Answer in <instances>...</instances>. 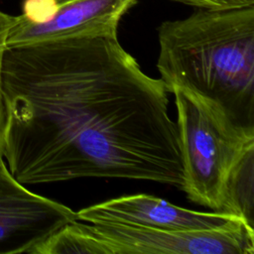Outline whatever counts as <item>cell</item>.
<instances>
[{"mask_svg": "<svg viewBox=\"0 0 254 254\" xmlns=\"http://www.w3.org/2000/svg\"><path fill=\"white\" fill-rule=\"evenodd\" d=\"M2 157L22 185L78 178L185 184L168 90L117 37L5 46Z\"/></svg>", "mask_w": 254, "mask_h": 254, "instance_id": "obj_1", "label": "cell"}, {"mask_svg": "<svg viewBox=\"0 0 254 254\" xmlns=\"http://www.w3.org/2000/svg\"><path fill=\"white\" fill-rule=\"evenodd\" d=\"M157 67L168 92L197 99L254 134V5L197 8L158 28Z\"/></svg>", "mask_w": 254, "mask_h": 254, "instance_id": "obj_2", "label": "cell"}, {"mask_svg": "<svg viewBox=\"0 0 254 254\" xmlns=\"http://www.w3.org/2000/svg\"><path fill=\"white\" fill-rule=\"evenodd\" d=\"M177 125L188 198L221 212L228 175L254 144V134L232 126L206 105L176 89Z\"/></svg>", "mask_w": 254, "mask_h": 254, "instance_id": "obj_3", "label": "cell"}, {"mask_svg": "<svg viewBox=\"0 0 254 254\" xmlns=\"http://www.w3.org/2000/svg\"><path fill=\"white\" fill-rule=\"evenodd\" d=\"M92 254H254V228L245 222L204 231L81 223Z\"/></svg>", "mask_w": 254, "mask_h": 254, "instance_id": "obj_4", "label": "cell"}, {"mask_svg": "<svg viewBox=\"0 0 254 254\" xmlns=\"http://www.w3.org/2000/svg\"><path fill=\"white\" fill-rule=\"evenodd\" d=\"M75 220L72 209L19 183L0 155V254H35L49 237Z\"/></svg>", "mask_w": 254, "mask_h": 254, "instance_id": "obj_5", "label": "cell"}, {"mask_svg": "<svg viewBox=\"0 0 254 254\" xmlns=\"http://www.w3.org/2000/svg\"><path fill=\"white\" fill-rule=\"evenodd\" d=\"M76 216L77 220L88 223L123 224L175 232L214 230L244 222L228 213L188 209L144 193L111 198L84 207L76 212Z\"/></svg>", "mask_w": 254, "mask_h": 254, "instance_id": "obj_6", "label": "cell"}, {"mask_svg": "<svg viewBox=\"0 0 254 254\" xmlns=\"http://www.w3.org/2000/svg\"><path fill=\"white\" fill-rule=\"evenodd\" d=\"M138 0H58L55 17L34 24L22 14L14 17L6 46L76 38L117 37L122 17Z\"/></svg>", "mask_w": 254, "mask_h": 254, "instance_id": "obj_7", "label": "cell"}, {"mask_svg": "<svg viewBox=\"0 0 254 254\" xmlns=\"http://www.w3.org/2000/svg\"><path fill=\"white\" fill-rule=\"evenodd\" d=\"M254 144L232 167L225 185L221 212L234 215L253 227Z\"/></svg>", "mask_w": 254, "mask_h": 254, "instance_id": "obj_8", "label": "cell"}, {"mask_svg": "<svg viewBox=\"0 0 254 254\" xmlns=\"http://www.w3.org/2000/svg\"><path fill=\"white\" fill-rule=\"evenodd\" d=\"M58 11V0H24L23 16L34 24L51 21Z\"/></svg>", "mask_w": 254, "mask_h": 254, "instance_id": "obj_9", "label": "cell"}, {"mask_svg": "<svg viewBox=\"0 0 254 254\" xmlns=\"http://www.w3.org/2000/svg\"><path fill=\"white\" fill-rule=\"evenodd\" d=\"M14 17L15 16H12L0 11V155H2V143H3L4 127H5L4 105H3L2 92H1V64H2L3 52L6 46V39L8 36V32L14 22Z\"/></svg>", "mask_w": 254, "mask_h": 254, "instance_id": "obj_10", "label": "cell"}, {"mask_svg": "<svg viewBox=\"0 0 254 254\" xmlns=\"http://www.w3.org/2000/svg\"><path fill=\"white\" fill-rule=\"evenodd\" d=\"M186 5L194 6L196 8H211V9H222V8H234L253 6L254 0H173Z\"/></svg>", "mask_w": 254, "mask_h": 254, "instance_id": "obj_11", "label": "cell"}]
</instances>
